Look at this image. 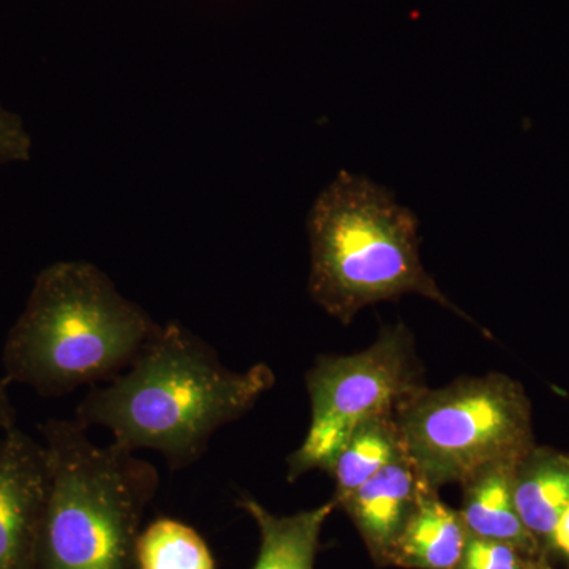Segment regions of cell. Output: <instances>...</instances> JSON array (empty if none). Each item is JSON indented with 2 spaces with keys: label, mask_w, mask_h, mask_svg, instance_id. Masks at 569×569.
I'll return each mask as SVG.
<instances>
[{
  "label": "cell",
  "mask_w": 569,
  "mask_h": 569,
  "mask_svg": "<svg viewBox=\"0 0 569 569\" xmlns=\"http://www.w3.org/2000/svg\"><path fill=\"white\" fill-rule=\"evenodd\" d=\"M418 230L417 216L387 187L340 171L307 217L313 301L350 325L367 306L419 295L471 321L426 271Z\"/></svg>",
  "instance_id": "3957f363"
},
{
  "label": "cell",
  "mask_w": 569,
  "mask_h": 569,
  "mask_svg": "<svg viewBox=\"0 0 569 569\" xmlns=\"http://www.w3.org/2000/svg\"><path fill=\"white\" fill-rule=\"evenodd\" d=\"M44 443L13 427L0 438V569H36L48 496Z\"/></svg>",
  "instance_id": "52a82bcc"
},
{
  "label": "cell",
  "mask_w": 569,
  "mask_h": 569,
  "mask_svg": "<svg viewBox=\"0 0 569 569\" xmlns=\"http://www.w3.org/2000/svg\"><path fill=\"white\" fill-rule=\"evenodd\" d=\"M51 470L36 569H138L157 468L118 445L99 447L77 419L39 426Z\"/></svg>",
  "instance_id": "277c9868"
},
{
  "label": "cell",
  "mask_w": 569,
  "mask_h": 569,
  "mask_svg": "<svg viewBox=\"0 0 569 569\" xmlns=\"http://www.w3.org/2000/svg\"><path fill=\"white\" fill-rule=\"evenodd\" d=\"M427 488L406 456L385 467L339 507L347 512L378 567L391 565L392 550Z\"/></svg>",
  "instance_id": "ba28073f"
},
{
  "label": "cell",
  "mask_w": 569,
  "mask_h": 569,
  "mask_svg": "<svg viewBox=\"0 0 569 569\" xmlns=\"http://www.w3.org/2000/svg\"><path fill=\"white\" fill-rule=\"evenodd\" d=\"M557 552L569 560V507L561 515L556 529H553L552 538L549 542V553Z\"/></svg>",
  "instance_id": "ac0fdd59"
},
{
  "label": "cell",
  "mask_w": 569,
  "mask_h": 569,
  "mask_svg": "<svg viewBox=\"0 0 569 569\" xmlns=\"http://www.w3.org/2000/svg\"><path fill=\"white\" fill-rule=\"evenodd\" d=\"M406 456L395 413L370 419L347 438L329 468L336 479L335 501L339 507L356 489Z\"/></svg>",
  "instance_id": "4fadbf2b"
},
{
  "label": "cell",
  "mask_w": 569,
  "mask_h": 569,
  "mask_svg": "<svg viewBox=\"0 0 569 569\" xmlns=\"http://www.w3.org/2000/svg\"><path fill=\"white\" fill-rule=\"evenodd\" d=\"M244 509L260 531V550L252 569H316L321 530L335 511V501L291 516H276L260 501L241 496Z\"/></svg>",
  "instance_id": "7c38bea8"
},
{
  "label": "cell",
  "mask_w": 569,
  "mask_h": 569,
  "mask_svg": "<svg viewBox=\"0 0 569 569\" xmlns=\"http://www.w3.org/2000/svg\"><path fill=\"white\" fill-rule=\"evenodd\" d=\"M9 387L10 381L0 377V430L3 432L17 427V408L11 402Z\"/></svg>",
  "instance_id": "e0dca14e"
},
{
  "label": "cell",
  "mask_w": 569,
  "mask_h": 569,
  "mask_svg": "<svg viewBox=\"0 0 569 569\" xmlns=\"http://www.w3.org/2000/svg\"><path fill=\"white\" fill-rule=\"evenodd\" d=\"M518 463H489L468 475L460 482V518L471 537L515 542L522 548L546 552L522 522L516 505L515 471Z\"/></svg>",
  "instance_id": "9c48e42d"
},
{
  "label": "cell",
  "mask_w": 569,
  "mask_h": 569,
  "mask_svg": "<svg viewBox=\"0 0 569 569\" xmlns=\"http://www.w3.org/2000/svg\"><path fill=\"white\" fill-rule=\"evenodd\" d=\"M456 569H552L549 553L522 548L515 542L468 537Z\"/></svg>",
  "instance_id": "9a60e30c"
},
{
  "label": "cell",
  "mask_w": 569,
  "mask_h": 569,
  "mask_svg": "<svg viewBox=\"0 0 569 569\" xmlns=\"http://www.w3.org/2000/svg\"><path fill=\"white\" fill-rule=\"evenodd\" d=\"M160 325L127 299L102 269L59 261L41 269L3 346V377L41 397L110 383Z\"/></svg>",
  "instance_id": "7a4b0ae2"
},
{
  "label": "cell",
  "mask_w": 569,
  "mask_h": 569,
  "mask_svg": "<svg viewBox=\"0 0 569 569\" xmlns=\"http://www.w3.org/2000/svg\"><path fill=\"white\" fill-rule=\"evenodd\" d=\"M32 140L20 116L0 103V167L31 159Z\"/></svg>",
  "instance_id": "2e32d148"
},
{
  "label": "cell",
  "mask_w": 569,
  "mask_h": 569,
  "mask_svg": "<svg viewBox=\"0 0 569 569\" xmlns=\"http://www.w3.org/2000/svg\"><path fill=\"white\" fill-rule=\"evenodd\" d=\"M137 561L138 569H217L206 539L189 523L167 516L141 530Z\"/></svg>",
  "instance_id": "5bb4252c"
},
{
  "label": "cell",
  "mask_w": 569,
  "mask_h": 569,
  "mask_svg": "<svg viewBox=\"0 0 569 569\" xmlns=\"http://www.w3.org/2000/svg\"><path fill=\"white\" fill-rule=\"evenodd\" d=\"M395 417L407 458L438 492L489 463L519 462L537 447L530 397L505 373L422 388Z\"/></svg>",
  "instance_id": "5b68a950"
},
{
  "label": "cell",
  "mask_w": 569,
  "mask_h": 569,
  "mask_svg": "<svg viewBox=\"0 0 569 569\" xmlns=\"http://www.w3.org/2000/svg\"><path fill=\"white\" fill-rule=\"evenodd\" d=\"M274 383L271 367L228 369L200 336L168 321L126 372L82 397L74 419L88 429L110 430L112 443L127 451L151 449L170 470H182L203 458L217 430L249 413Z\"/></svg>",
  "instance_id": "6da1fadb"
},
{
  "label": "cell",
  "mask_w": 569,
  "mask_h": 569,
  "mask_svg": "<svg viewBox=\"0 0 569 569\" xmlns=\"http://www.w3.org/2000/svg\"><path fill=\"white\" fill-rule=\"evenodd\" d=\"M515 496L522 522L549 553L553 529L569 507V452L531 448L516 466Z\"/></svg>",
  "instance_id": "8fae6325"
},
{
  "label": "cell",
  "mask_w": 569,
  "mask_h": 569,
  "mask_svg": "<svg viewBox=\"0 0 569 569\" xmlns=\"http://www.w3.org/2000/svg\"><path fill=\"white\" fill-rule=\"evenodd\" d=\"M309 432L287 460L288 481L312 470L329 471L347 438L370 419L396 413L403 400L426 388L410 329H381L376 342L353 355L318 356L306 373Z\"/></svg>",
  "instance_id": "8992f818"
},
{
  "label": "cell",
  "mask_w": 569,
  "mask_h": 569,
  "mask_svg": "<svg viewBox=\"0 0 569 569\" xmlns=\"http://www.w3.org/2000/svg\"><path fill=\"white\" fill-rule=\"evenodd\" d=\"M468 537L459 509L445 503L438 490L425 488L397 539L389 567L456 569Z\"/></svg>",
  "instance_id": "30bf717a"
}]
</instances>
